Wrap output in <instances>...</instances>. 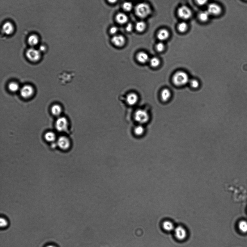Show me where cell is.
I'll list each match as a JSON object with an SVG mask.
<instances>
[{
	"label": "cell",
	"mask_w": 247,
	"mask_h": 247,
	"mask_svg": "<svg viewBox=\"0 0 247 247\" xmlns=\"http://www.w3.org/2000/svg\"><path fill=\"white\" fill-rule=\"evenodd\" d=\"M137 59L138 61L141 64H145L149 61V57L147 53L141 52L137 54Z\"/></svg>",
	"instance_id": "obj_14"
},
{
	"label": "cell",
	"mask_w": 247,
	"mask_h": 247,
	"mask_svg": "<svg viewBox=\"0 0 247 247\" xmlns=\"http://www.w3.org/2000/svg\"><path fill=\"white\" fill-rule=\"evenodd\" d=\"M207 11L210 15L217 16L221 14L222 8L219 5L212 3L208 5Z\"/></svg>",
	"instance_id": "obj_8"
},
{
	"label": "cell",
	"mask_w": 247,
	"mask_h": 247,
	"mask_svg": "<svg viewBox=\"0 0 247 247\" xmlns=\"http://www.w3.org/2000/svg\"><path fill=\"white\" fill-rule=\"evenodd\" d=\"M0 225L1 227H6L8 225V222L4 218H1L0 220Z\"/></svg>",
	"instance_id": "obj_32"
},
{
	"label": "cell",
	"mask_w": 247,
	"mask_h": 247,
	"mask_svg": "<svg viewBox=\"0 0 247 247\" xmlns=\"http://www.w3.org/2000/svg\"><path fill=\"white\" fill-rule=\"evenodd\" d=\"M238 228L242 233H247V221L244 220L240 221L238 224Z\"/></svg>",
	"instance_id": "obj_21"
},
{
	"label": "cell",
	"mask_w": 247,
	"mask_h": 247,
	"mask_svg": "<svg viewBox=\"0 0 247 247\" xmlns=\"http://www.w3.org/2000/svg\"><path fill=\"white\" fill-rule=\"evenodd\" d=\"M133 30V26L131 23H128V24L127 25V26L126 27V30L128 32H131L132 31V30Z\"/></svg>",
	"instance_id": "obj_35"
},
{
	"label": "cell",
	"mask_w": 247,
	"mask_h": 247,
	"mask_svg": "<svg viewBox=\"0 0 247 247\" xmlns=\"http://www.w3.org/2000/svg\"><path fill=\"white\" fill-rule=\"evenodd\" d=\"M8 89L12 92H15L19 90V86L17 83L12 82L9 84Z\"/></svg>",
	"instance_id": "obj_26"
},
{
	"label": "cell",
	"mask_w": 247,
	"mask_h": 247,
	"mask_svg": "<svg viewBox=\"0 0 247 247\" xmlns=\"http://www.w3.org/2000/svg\"><path fill=\"white\" fill-rule=\"evenodd\" d=\"M208 0H196V1L197 4L200 6H203L207 3Z\"/></svg>",
	"instance_id": "obj_33"
},
{
	"label": "cell",
	"mask_w": 247,
	"mask_h": 247,
	"mask_svg": "<svg viewBox=\"0 0 247 247\" xmlns=\"http://www.w3.org/2000/svg\"><path fill=\"white\" fill-rule=\"evenodd\" d=\"M170 34L169 31L165 29H162L159 31L157 34V38L161 41H165L169 38Z\"/></svg>",
	"instance_id": "obj_15"
},
{
	"label": "cell",
	"mask_w": 247,
	"mask_h": 247,
	"mask_svg": "<svg viewBox=\"0 0 247 247\" xmlns=\"http://www.w3.org/2000/svg\"><path fill=\"white\" fill-rule=\"evenodd\" d=\"M188 26L187 23L184 22L180 23L178 26V30L180 33H184L187 31Z\"/></svg>",
	"instance_id": "obj_27"
},
{
	"label": "cell",
	"mask_w": 247,
	"mask_h": 247,
	"mask_svg": "<svg viewBox=\"0 0 247 247\" xmlns=\"http://www.w3.org/2000/svg\"><path fill=\"white\" fill-rule=\"evenodd\" d=\"M112 42L115 46L118 47H122L124 45L125 40L122 36L116 35L113 37Z\"/></svg>",
	"instance_id": "obj_11"
},
{
	"label": "cell",
	"mask_w": 247,
	"mask_h": 247,
	"mask_svg": "<svg viewBox=\"0 0 247 247\" xmlns=\"http://www.w3.org/2000/svg\"><path fill=\"white\" fill-rule=\"evenodd\" d=\"M190 83L191 86L194 89L197 88L199 86V83L198 80L196 79H193L191 80H190Z\"/></svg>",
	"instance_id": "obj_30"
},
{
	"label": "cell",
	"mask_w": 247,
	"mask_h": 247,
	"mask_svg": "<svg viewBox=\"0 0 247 247\" xmlns=\"http://www.w3.org/2000/svg\"><path fill=\"white\" fill-rule=\"evenodd\" d=\"M46 50V48L45 46H41L40 48V51L44 52Z\"/></svg>",
	"instance_id": "obj_36"
},
{
	"label": "cell",
	"mask_w": 247,
	"mask_h": 247,
	"mask_svg": "<svg viewBox=\"0 0 247 247\" xmlns=\"http://www.w3.org/2000/svg\"><path fill=\"white\" fill-rule=\"evenodd\" d=\"M70 142L67 137L61 136L59 138L58 140V145L61 149L67 150L70 147Z\"/></svg>",
	"instance_id": "obj_10"
},
{
	"label": "cell",
	"mask_w": 247,
	"mask_h": 247,
	"mask_svg": "<svg viewBox=\"0 0 247 247\" xmlns=\"http://www.w3.org/2000/svg\"><path fill=\"white\" fill-rule=\"evenodd\" d=\"M173 83L178 86L185 85L190 81L188 75L183 71H178L173 77Z\"/></svg>",
	"instance_id": "obj_1"
},
{
	"label": "cell",
	"mask_w": 247,
	"mask_h": 247,
	"mask_svg": "<svg viewBox=\"0 0 247 247\" xmlns=\"http://www.w3.org/2000/svg\"><path fill=\"white\" fill-rule=\"evenodd\" d=\"M45 139L48 142H53L56 139V136L53 132H48L45 135Z\"/></svg>",
	"instance_id": "obj_24"
},
{
	"label": "cell",
	"mask_w": 247,
	"mask_h": 247,
	"mask_svg": "<svg viewBox=\"0 0 247 247\" xmlns=\"http://www.w3.org/2000/svg\"><path fill=\"white\" fill-rule=\"evenodd\" d=\"M146 27V23L143 21H139L137 23L135 26L136 30L140 33L144 31L145 30Z\"/></svg>",
	"instance_id": "obj_25"
},
{
	"label": "cell",
	"mask_w": 247,
	"mask_h": 247,
	"mask_svg": "<svg viewBox=\"0 0 247 247\" xmlns=\"http://www.w3.org/2000/svg\"><path fill=\"white\" fill-rule=\"evenodd\" d=\"M175 237L180 240H183L187 237V231L184 227L181 226H178L174 230Z\"/></svg>",
	"instance_id": "obj_9"
},
{
	"label": "cell",
	"mask_w": 247,
	"mask_h": 247,
	"mask_svg": "<svg viewBox=\"0 0 247 247\" xmlns=\"http://www.w3.org/2000/svg\"><path fill=\"white\" fill-rule=\"evenodd\" d=\"M27 58L29 60L32 62H36L40 60L41 52L33 48H30L27 51L26 53Z\"/></svg>",
	"instance_id": "obj_4"
},
{
	"label": "cell",
	"mask_w": 247,
	"mask_h": 247,
	"mask_svg": "<svg viewBox=\"0 0 247 247\" xmlns=\"http://www.w3.org/2000/svg\"><path fill=\"white\" fill-rule=\"evenodd\" d=\"M68 126L67 120L64 117H60L57 120L55 123V127L59 131H65Z\"/></svg>",
	"instance_id": "obj_6"
},
{
	"label": "cell",
	"mask_w": 247,
	"mask_h": 247,
	"mask_svg": "<svg viewBox=\"0 0 247 247\" xmlns=\"http://www.w3.org/2000/svg\"><path fill=\"white\" fill-rule=\"evenodd\" d=\"M46 247H57L55 246H54V245H48V246H46Z\"/></svg>",
	"instance_id": "obj_38"
},
{
	"label": "cell",
	"mask_w": 247,
	"mask_h": 247,
	"mask_svg": "<svg viewBox=\"0 0 247 247\" xmlns=\"http://www.w3.org/2000/svg\"><path fill=\"white\" fill-rule=\"evenodd\" d=\"M178 15L181 18L184 20H187L190 18L192 15V12L190 8L188 7L183 6L178 9Z\"/></svg>",
	"instance_id": "obj_5"
},
{
	"label": "cell",
	"mask_w": 247,
	"mask_h": 247,
	"mask_svg": "<svg viewBox=\"0 0 247 247\" xmlns=\"http://www.w3.org/2000/svg\"><path fill=\"white\" fill-rule=\"evenodd\" d=\"M151 12L149 5L146 3H140L136 6L135 12L136 15L141 18H144L149 16Z\"/></svg>",
	"instance_id": "obj_2"
},
{
	"label": "cell",
	"mask_w": 247,
	"mask_h": 247,
	"mask_svg": "<svg viewBox=\"0 0 247 247\" xmlns=\"http://www.w3.org/2000/svg\"><path fill=\"white\" fill-rule=\"evenodd\" d=\"M34 93L33 88L29 85L23 86L20 90L21 96L25 99H28L31 97L33 95Z\"/></svg>",
	"instance_id": "obj_7"
},
{
	"label": "cell",
	"mask_w": 247,
	"mask_h": 247,
	"mask_svg": "<svg viewBox=\"0 0 247 247\" xmlns=\"http://www.w3.org/2000/svg\"><path fill=\"white\" fill-rule=\"evenodd\" d=\"M3 32L7 35H9L13 33L14 27L12 23L10 22H7L3 26Z\"/></svg>",
	"instance_id": "obj_16"
},
{
	"label": "cell",
	"mask_w": 247,
	"mask_h": 247,
	"mask_svg": "<svg viewBox=\"0 0 247 247\" xmlns=\"http://www.w3.org/2000/svg\"><path fill=\"white\" fill-rule=\"evenodd\" d=\"M165 48V46L162 42H159L157 44L156 49L157 51L162 52L164 51Z\"/></svg>",
	"instance_id": "obj_31"
},
{
	"label": "cell",
	"mask_w": 247,
	"mask_h": 247,
	"mask_svg": "<svg viewBox=\"0 0 247 247\" xmlns=\"http://www.w3.org/2000/svg\"><path fill=\"white\" fill-rule=\"evenodd\" d=\"M118 29L116 27H112L110 29V33L112 34H115L117 33Z\"/></svg>",
	"instance_id": "obj_34"
},
{
	"label": "cell",
	"mask_w": 247,
	"mask_h": 247,
	"mask_svg": "<svg viewBox=\"0 0 247 247\" xmlns=\"http://www.w3.org/2000/svg\"><path fill=\"white\" fill-rule=\"evenodd\" d=\"M163 228L167 232H171L174 229V226L172 223L170 221H164L162 224Z\"/></svg>",
	"instance_id": "obj_22"
},
{
	"label": "cell",
	"mask_w": 247,
	"mask_h": 247,
	"mask_svg": "<svg viewBox=\"0 0 247 247\" xmlns=\"http://www.w3.org/2000/svg\"><path fill=\"white\" fill-rule=\"evenodd\" d=\"M171 93L169 89H164L161 92V98L163 101L166 102L171 97Z\"/></svg>",
	"instance_id": "obj_18"
},
{
	"label": "cell",
	"mask_w": 247,
	"mask_h": 247,
	"mask_svg": "<svg viewBox=\"0 0 247 247\" xmlns=\"http://www.w3.org/2000/svg\"><path fill=\"white\" fill-rule=\"evenodd\" d=\"M145 132V129L143 125L141 124L136 126L133 129L134 135L137 137L143 136L144 135Z\"/></svg>",
	"instance_id": "obj_13"
},
{
	"label": "cell",
	"mask_w": 247,
	"mask_h": 247,
	"mask_svg": "<svg viewBox=\"0 0 247 247\" xmlns=\"http://www.w3.org/2000/svg\"><path fill=\"white\" fill-rule=\"evenodd\" d=\"M39 42V37L36 35H30L28 39V43L32 46L36 45L38 44Z\"/></svg>",
	"instance_id": "obj_20"
},
{
	"label": "cell",
	"mask_w": 247,
	"mask_h": 247,
	"mask_svg": "<svg viewBox=\"0 0 247 247\" xmlns=\"http://www.w3.org/2000/svg\"><path fill=\"white\" fill-rule=\"evenodd\" d=\"M150 64L153 67H158L160 64V61L158 58L154 57L152 58L150 61Z\"/></svg>",
	"instance_id": "obj_28"
},
{
	"label": "cell",
	"mask_w": 247,
	"mask_h": 247,
	"mask_svg": "<svg viewBox=\"0 0 247 247\" xmlns=\"http://www.w3.org/2000/svg\"><path fill=\"white\" fill-rule=\"evenodd\" d=\"M133 6L130 2H125L123 5V8L125 11H130L132 9Z\"/></svg>",
	"instance_id": "obj_29"
},
{
	"label": "cell",
	"mask_w": 247,
	"mask_h": 247,
	"mask_svg": "<svg viewBox=\"0 0 247 247\" xmlns=\"http://www.w3.org/2000/svg\"><path fill=\"white\" fill-rule=\"evenodd\" d=\"M116 20L119 24H124L128 21V17L125 14L120 13L116 15Z\"/></svg>",
	"instance_id": "obj_17"
},
{
	"label": "cell",
	"mask_w": 247,
	"mask_h": 247,
	"mask_svg": "<svg viewBox=\"0 0 247 247\" xmlns=\"http://www.w3.org/2000/svg\"><path fill=\"white\" fill-rule=\"evenodd\" d=\"M134 119L140 124H144L147 123L150 119V116L146 111L139 109L136 111L134 114Z\"/></svg>",
	"instance_id": "obj_3"
},
{
	"label": "cell",
	"mask_w": 247,
	"mask_h": 247,
	"mask_svg": "<svg viewBox=\"0 0 247 247\" xmlns=\"http://www.w3.org/2000/svg\"><path fill=\"white\" fill-rule=\"evenodd\" d=\"M51 113L55 116L60 115L62 112L61 107L58 105H55L51 107Z\"/></svg>",
	"instance_id": "obj_19"
},
{
	"label": "cell",
	"mask_w": 247,
	"mask_h": 247,
	"mask_svg": "<svg viewBox=\"0 0 247 247\" xmlns=\"http://www.w3.org/2000/svg\"><path fill=\"white\" fill-rule=\"evenodd\" d=\"M138 100V96L135 93H131L127 96V103L130 105H136Z\"/></svg>",
	"instance_id": "obj_12"
},
{
	"label": "cell",
	"mask_w": 247,
	"mask_h": 247,
	"mask_svg": "<svg viewBox=\"0 0 247 247\" xmlns=\"http://www.w3.org/2000/svg\"><path fill=\"white\" fill-rule=\"evenodd\" d=\"M210 15V14L207 11H203L200 12L199 15V17L200 21L202 22H205L208 20Z\"/></svg>",
	"instance_id": "obj_23"
},
{
	"label": "cell",
	"mask_w": 247,
	"mask_h": 247,
	"mask_svg": "<svg viewBox=\"0 0 247 247\" xmlns=\"http://www.w3.org/2000/svg\"><path fill=\"white\" fill-rule=\"evenodd\" d=\"M108 1L110 3H114L117 2V0H108Z\"/></svg>",
	"instance_id": "obj_37"
}]
</instances>
